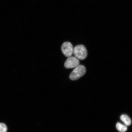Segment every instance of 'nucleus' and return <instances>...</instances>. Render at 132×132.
I'll return each instance as SVG.
<instances>
[{
  "label": "nucleus",
  "instance_id": "nucleus-1",
  "mask_svg": "<svg viewBox=\"0 0 132 132\" xmlns=\"http://www.w3.org/2000/svg\"><path fill=\"white\" fill-rule=\"evenodd\" d=\"M86 72V69L82 65H79L74 69L70 76L71 80H78L83 76Z\"/></svg>",
  "mask_w": 132,
  "mask_h": 132
},
{
  "label": "nucleus",
  "instance_id": "nucleus-2",
  "mask_svg": "<svg viewBox=\"0 0 132 132\" xmlns=\"http://www.w3.org/2000/svg\"><path fill=\"white\" fill-rule=\"evenodd\" d=\"M73 54L76 57L81 60L86 58L87 55L86 48L82 45L76 46L73 49Z\"/></svg>",
  "mask_w": 132,
  "mask_h": 132
},
{
  "label": "nucleus",
  "instance_id": "nucleus-3",
  "mask_svg": "<svg viewBox=\"0 0 132 132\" xmlns=\"http://www.w3.org/2000/svg\"><path fill=\"white\" fill-rule=\"evenodd\" d=\"M62 51L65 56H71L73 54V46L70 42H66L63 43L61 47Z\"/></svg>",
  "mask_w": 132,
  "mask_h": 132
},
{
  "label": "nucleus",
  "instance_id": "nucleus-4",
  "mask_svg": "<svg viewBox=\"0 0 132 132\" xmlns=\"http://www.w3.org/2000/svg\"><path fill=\"white\" fill-rule=\"evenodd\" d=\"M80 62L79 59L75 57L70 56L66 60L64 64L65 68L72 69L77 67L79 65Z\"/></svg>",
  "mask_w": 132,
  "mask_h": 132
},
{
  "label": "nucleus",
  "instance_id": "nucleus-5",
  "mask_svg": "<svg viewBox=\"0 0 132 132\" xmlns=\"http://www.w3.org/2000/svg\"><path fill=\"white\" fill-rule=\"evenodd\" d=\"M120 120L125 123L126 126H130L131 124V120L127 115H122L120 117Z\"/></svg>",
  "mask_w": 132,
  "mask_h": 132
},
{
  "label": "nucleus",
  "instance_id": "nucleus-6",
  "mask_svg": "<svg viewBox=\"0 0 132 132\" xmlns=\"http://www.w3.org/2000/svg\"><path fill=\"white\" fill-rule=\"evenodd\" d=\"M116 128L120 132H125L127 130L128 128L126 125H122L120 123H118L116 125Z\"/></svg>",
  "mask_w": 132,
  "mask_h": 132
},
{
  "label": "nucleus",
  "instance_id": "nucleus-7",
  "mask_svg": "<svg viewBox=\"0 0 132 132\" xmlns=\"http://www.w3.org/2000/svg\"><path fill=\"white\" fill-rule=\"evenodd\" d=\"M7 127L5 124L0 123V132H7Z\"/></svg>",
  "mask_w": 132,
  "mask_h": 132
}]
</instances>
